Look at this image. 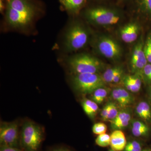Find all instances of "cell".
<instances>
[{
  "label": "cell",
  "instance_id": "cell-1",
  "mask_svg": "<svg viewBox=\"0 0 151 151\" xmlns=\"http://www.w3.org/2000/svg\"><path fill=\"white\" fill-rule=\"evenodd\" d=\"M82 15L89 24L104 28L121 25L126 17L125 12L120 7L104 4L86 8L83 11Z\"/></svg>",
  "mask_w": 151,
  "mask_h": 151
},
{
  "label": "cell",
  "instance_id": "cell-2",
  "mask_svg": "<svg viewBox=\"0 0 151 151\" xmlns=\"http://www.w3.org/2000/svg\"><path fill=\"white\" fill-rule=\"evenodd\" d=\"M90 44L96 54L112 62H119L124 55V49L120 41L108 34L92 35Z\"/></svg>",
  "mask_w": 151,
  "mask_h": 151
},
{
  "label": "cell",
  "instance_id": "cell-3",
  "mask_svg": "<svg viewBox=\"0 0 151 151\" xmlns=\"http://www.w3.org/2000/svg\"><path fill=\"white\" fill-rule=\"evenodd\" d=\"M93 34L83 22L75 20L68 27L64 37L65 50L73 52L79 51L90 44Z\"/></svg>",
  "mask_w": 151,
  "mask_h": 151
},
{
  "label": "cell",
  "instance_id": "cell-4",
  "mask_svg": "<svg viewBox=\"0 0 151 151\" xmlns=\"http://www.w3.org/2000/svg\"><path fill=\"white\" fill-rule=\"evenodd\" d=\"M68 66L74 74L100 73L106 68V64L95 55L87 53L73 55L67 60Z\"/></svg>",
  "mask_w": 151,
  "mask_h": 151
},
{
  "label": "cell",
  "instance_id": "cell-5",
  "mask_svg": "<svg viewBox=\"0 0 151 151\" xmlns=\"http://www.w3.org/2000/svg\"><path fill=\"white\" fill-rule=\"evenodd\" d=\"M43 137V131L38 124L31 121L25 122L21 132V142L27 151H37Z\"/></svg>",
  "mask_w": 151,
  "mask_h": 151
},
{
  "label": "cell",
  "instance_id": "cell-6",
  "mask_svg": "<svg viewBox=\"0 0 151 151\" xmlns=\"http://www.w3.org/2000/svg\"><path fill=\"white\" fill-rule=\"evenodd\" d=\"M71 81L74 89L83 94H92L98 88L105 86L106 84L100 73L74 74Z\"/></svg>",
  "mask_w": 151,
  "mask_h": 151
},
{
  "label": "cell",
  "instance_id": "cell-7",
  "mask_svg": "<svg viewBox=\"0 0 151 151\" xmlns=\"http://www.w3.org/2000/svg\"><path fill=\"white\" fill-rule=\"evenodd\" d=\"M144 35L142 34L133 46L129 60L130 67L132 73L139 74L142 77L143 68L148 63L144 52Z\"/></svg>",
  "mask_w": 151,
  "mask_h": 151
},
{
  "label": "cell",
  "instance_id": "cell-8",
  "mask_svg": "<svg viewBox=\"0 0 151 151\" xmlns=\"http://www.w3.org/2000/svg\"><path fill=\"white\" fill-rule=\"evenodd\" d=\"M142 27L137 19L121 25L117 30V35L121 41L126 44L135 43L142 34Z\"/></svg>",
  "mask_w": 151,
  "mask_h": 151
},
{
  "label": "cell",
  "instance_id": "cell-9",
  "mask_svg": "<svg viewBox=\"0 0 151 151\" xmlns=\"http://www.w3.org/2000/svg\"><path fill=\"white\" fill-rule=\"evenodd\" d=\"M19 130L18 124L16 122L1 123V145L16 147L18 143Z\"/></svg>",
  "mask_w": 151,
  "mask_h": 151
},
{
  "label": "cell",
  "instance_id": "cell-10",
  "mask_svg": "<svg viewBox=\"0 0 151 151\" xmlns=\"http://www.w3.org/2000/svg\"><path fill=\"white\" fill-rule=\"evenodd\" d=\"M6 19L8 24L14 28H24L28 26L35 16L30 14L19 12L6 6Z\"/></svg>",
  "mask_w": 151,
  "mask_h": 151
},
{
  "label": "cell",
  "instance_id": "cell-11",
  "mask_svg": "<svg viewBox=\"0 0 151 151\" xmlns=\"http://www.w3.org/2000/svg\"><path fill=\"white\" fill-rule=\"evenodd\" d=\"M7 6L23 13L36 16L37 8L32 0H5Z\"/></svg>",
  "mask_w": 151,
  "mask_h": 151
},
{
  "label": "cell",
  "instance_id": "cell-12",
  "mask_svg": "<svg viewBox=\"0 0 151 151\" xmlns=\"http://www.w3.org/2000/svg\"><path fill=\"white\" fill-rule=\"evenodd\" d=\"M133 10L137 17L151 19V0H131Z\"/></svg>",
  "mask_w": 151,
  "mask_h": 151
},
{
  "label": "cell",
  "instance_id": "cell-13",
  "mask_svg": "<svg viewBox=\"0 0 151 151\" xmlns=\"http://www.w3.org/2000/svg\"><path fill=\"white\" fill-rule=\"evenodd\" d=\"M113 99L118 103L122 108L127 107L134 102L133 96L127 89L122 88H116L111 92Z\"/></svg>",
  "mask_w": 151,
  "mask_h": 151
},
{
  "label": "cell",
  "instance_id": "cell-14",
  "mask_svg": "<svg viewBox=\"0 0 151 151\" xmlns=\"http://www.w3.org/2000/svg\"><path fill=\"white\" fill-rule=\"evenodd\" d=\"M142 77L138 74L124 75L122 82L124 87L128 91L132 92H137L140 90Z\"/></svg>",
  "mask_w": 151,
  "mask_h": 151
},
{
  "label": "cell",
  "instance_id": "cell-15",
  "mask_svg": "<svg viewBox=\"0 0 151 151\" xmlns=\"http://www.w3.org/2000/svg\"><path fill=\"white\" fill-rule=\"evenodd\" d=\"M131 119L130 111L123 109L119 111L115 119L110 121L111 128L114 130L123 129L128 126Z\"/></svg>",
  "mask_w": 151,
  "mask_h": 151
},
{
  "label": "cell",
  "instance_id": "cell-16",
  "mask_svg": "<svg viewBox=\"0 0 151 151\" xmlns=\"http://www.w3.org/2000/svg\"><path fill=\"white\" fill-rule=\"evenodd\" d=\"M111 149L114 151H122L124 150L127 142L124 134L120 130H115L110 135Z\"/></svg>",
  "mask_w": 151,
  "mask_h": 151
},
{
  "label": "cell",
  "instance_id": "cell-17",
  "mask_svg": "<svg viewBox=\"0 0 151 151\" xmlns=\"http://www.w3.org/2000/svg\"><path fill=\"white\" fill-rule=\"evenodd\" d=\"M86 2L87 0H64L62 4L68 13L76 15L84 8Z\"/></svg>",
  "mask_w": 151,
  "mask_h": 151
},
{
  "label": "cell",
  "instance_id": "cell-18",
  "mask_svg": "<svg viewBox=\"0 0 151 151\" xmlns=\"http://www.w3.org/2000/svg\"><path fill=\"white\" fill-rule=\"evenodd\" d=\"M81 105L86 115L91 119H94L99 108L97 104L92 100L85 98L82 100Z\"/></svg>",
  "mask_w": 151,
  "mask_h": 151
},
{
  "label": "cell",
  "instance_id": "cell-19",
  "mask_svg": "<svg viewBox=\"0 0 151 151\" xmlns=\"http://www.w3.org/2000/svg\"><path fill=\"white\" fill-rule=\"evenodd\" d=\"M136 112L141 119L145 121L151 119V108L148 103L142 101L138 104L136 108Z\"/></svg>",
  "mask_w": 151,
  "mask_h": 151
},
{
  "label": "cell",
  "instance_id": "cell-20",
  "mask_svg": "<svg viewBox=\"0 0 151 151\" xmlns=\"http://www.w3.org/2000/svg\"><path fill=\"white\" fill-rule=\"evenodd\" d=\"M149 132V127L141 121H134L132 124V134L136 137H143L147 134Z\"/></svg>",
  "mask_w": 151,
  "mask_h": 151
},
{
  "label": "cell",
  "instance_id": "cell-21",
  "mask_svg": "<svg viewBox=\"0 0 151 151\" xmlns=\"http://www.w3.org/2000/svg\"><path fill=\"white\" fill-rule=\"evenodd\" d=\"M123 69V66L120 65H116L106 68L102 75L105 83L106 84L112 83V80L116 74Z\"/></svg>",
  "mask_w": 151,
  "mask_h": 151
},
{
  "label": "cell",
  "instance_id": "cell-22",
  "mask_svg": "<svg viewBox=\"0 0 151 151\" xmlns=\"http://www.w3.org/2000/svg\"><path fill=\"white\" fill-rule=\"evenodd\" d=\"M92 100L97 104H101L105 100L108 94V89L105 86L100 87L92 93Z\"/></svg>",
  "mask_w": 151,
  "mask_h": 151
},
{
  "label": "cell",
  "instance_id": "cell-23",
  "mask_svg": "<svg viewBox=\"0 0 151 151\" xmlns=\"http://www.w3.org/2000/svg\"><path fill=\"white\" fill-rule=\"evenodd\" d=\"M144 50L148 63L151 64V31L148 33L145 39Z\"/></svg>",
  "mask_w": 151,
  "mask_h": 151
},
{
  "label": "cell",
  "instance_id": "cell-24",
  "mask_svg": "<svg viewBox=\"0 0 151 151\" xmlns=\"http://www.w3.org/2000/svg\"><path fill=\"white\" fill-rule=\"evenodd\" d=\"M111 137L108 134H102L98 135L95 139V143L97 145L102 147H105L110 145Z\"/></svg>",
  "mask_w": 151,
  "mask_h": 151
},
{
  "label": "cell",
  "instance_id": "cell-25",
  "mask_svg": "<svg viewBox=\"0 0 151 151\" xmlns=\"http://www.w3.org/2000/svg\"><path fill=\"white\" fill-rule=\"evenodd\" d=\"M92 129L94 134L99 135L106 133L107 127L104 123H97L93 125Z\"/></svg>",
  "mask_w": 151,
  "mask_h": 151
},
{
  "label": "cell",
  "instance_id": "cell-26",
  "mask_svg": "<svg viewBox=\"0 0 151 151\" xmlns=\"http://www.w3.org/2000/svg\"><path fill=\"white\" fill-rule=\"evenodd\" d=\"M142 146L139 142L133 141L127 143L124 151H142Z\"/></svg>",
  "mask_w": 151,
  "mask_h": 151
},
{
  "label": "cell",
  "instance_id": "cell-27",
  "mask_svg": "<svg viewBox=\"0 0 151 151\" xmlns=\"http://www.w3.org/2000/svg\"><path fill=\"white\" fill-rule=\"evenodd\" d=\"M110 108L108 116V121H111L113 120L118 115L119 111L116 104L113 102H110Z\"/></svg>",
  "mask_w": 151,
  "mask_h": 151
},
{
  "label": "cell",
  "instance_id": "cell-28",
  "mask_svg": "<svg viewBox=\"0 0 151 151\" xmlns=\"http://www.w3.org/2000/svg\"><path fill=\"white\" fill-rule=\"evenodd\" d=\"M142 77L149 82H151V64L148 63L143 68Z\"/></svg>",
  "mask_w": 151,
  "mask_h": 151
},
{
  "label": "cell",
  "instance_id": "cell-29",
  "mask_svg": "<svg viewBox=\"0 0 151 151\" xmlns=\"http://www.w3.org/2000/svg\"><path fill=\"white\" fill-rule=\"evenodd\" d=\"M110 102L107 103L101 110L100 116L102 120L104 121H108V116L110 108Z\"/></svg>",
  "mask_w": 151,
  "mask_h": 151
},
{
  "label": "cell",
  "instance_id": "cell-30",
  "mask_svg": "<svg viewBox=\"0 0 151 151\" xmlns=\"http://www.w3.org/2000/svg\"><path fill=\"white\" fill-rule=\"evenodd\" d=\"M0 151H22L14 147L1 146Z\"/></svg>",
  "mask_w": 151,
  "mask_h": 151
},
{
  "label": "cell",
  "instance_id": "cell-31",
  "mask_svg": "<svg viewBox=\"0 0 151 151\" xmlns=\"http://www.w3.org/2000/svg\"><path fill=\"white\" fill-rule=\"evenodd\" d=\"M6 8V4L5 0H0V12L1 14H4Z\"/></svg>",
  "mask_w": 151,
  "mask_h": 151
},
{
  "label": "cell",
  "instance_id": "cell-32",
  "mask_svg": "<svg viewBox=\"0 0 151 151\" xmlns=\"http://www.w3.org/2000/svg\"><path fill=\"white\" fill-rule=\"evenodd\" d=\"M51 151H70L69 149L66 148L65 147H58L56 148L53 149Z\"/></svg>",
  "mask_w": 151,
  "mask_h": 151
},
{
  "label": "cell",
  "instance_id": "cell-33",
  "mask_svg": "<svg viewBox=\"0 0 151 151\" xmlns=\"http://www.w3.org/2000/svg\"><path fill=\"white\" fill-rule=\"evenodd\" d=\"M118 4H123L127 3V2H130L131 0H117Z\"/></svg>",
  "mask_w": 151,
  "mask_h": 151
},
{
  "label": "cell",
  "instance_id": "cell-34",
  "mask_svg": "<svg viewBox=\"0 0 151 151\" xmlns=\"http://www.w3.org/2000/svg\"><path fill=\"white\" fill-rule=\"evenodd\" d=\"M92 1H94L100 3H104L110 1V0H92Z\"/></svg>",
  "mask_w": 151,
  "mask_h": 151
},
{
  "label": "cell",
  "instance_id": "cell-35",
  "mask_svg": "<svg viewBox=\"0 0 151 151\" xmlns=\"http://www.w3.org/2000/svg\"><path fill=\"white\" fill-rule=\"evenodd\" d=\"M142 151H151L149 149H145V150H142Z\"/></svg>",
  "mask_w": 151,
  "mask_h": 151
},
{
  "label": "cell",
  "instance_id": "cell-36",
  "mask_svg": "<svg viewBox=\"0 0 151 151\" xmlns=\"http://www.w3.org/2000/svg\"><path fill=\"white\" fill-rule=\"evenodd\" d=\"M59 1L61 3V4H62L63 2V1H64V0H59Z\"/></svg>",
  "mask_w": 151,
  "mask_h": 151
},
{
  "label": "cell",
  "instance_id": "cell-37",
  "mask_svg": "<svg viewBox=\"0 0 151 151\" xmlns=\"http://www.w3.org/2000/svg\"><path fill=\"white\" fill-rule=\"evenodd\" d=\"M108 151H114V150H112V149H111V150H109Z\"/></svg>",
  "mask_w": 151,
  "mask_h": 151
},
{
  "label": "cell",
  "instance_id": "cell-38",
  "mask_svg": "<svg viewBox=\"0 0 151 151\" xmlns=\"http://www.w3.org/2000/svg\"><path fill=\"white\" fill-rule=\"evenodd\" d=\"M150 97H151V91L150 92Z\"/></svg>",
  "mask_w": 151,
  "mask_h": 151
}]
</instances>
